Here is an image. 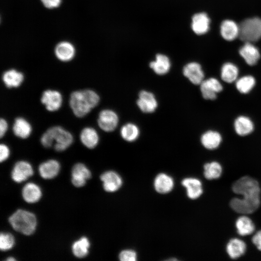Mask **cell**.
<instances>
[{
    "label": "cell",
    "mask_w": 261,
    "mask_h": 261,
    "mask_svg": "<svg viewBox=\"0 0 261 261\" xmlns=\"http://www.w3.org/2000/svg\"><path fill=\"white\" fill-rule=\"evenodd\" d=\"M10 155L8 146L5 144L0 145V161L1 162L6 160Z\"/></svg>",
    "instance_id": "cell-37"
},
{
    "label": "cell",
    "mask_w": 261,
    "mask_h": 261,
    "mask_svg": "<svg viewBox=\"0 0 261 261\" xmlns=\"http://www.w3.org/2000/svg\"><path fill=\"white\" fill-rule=\"evenodd\" d=\"M238 74L237 67L232 63H226L223 64L221 71L222 79L227 83L235 81Z\"/></svg>",
    "instance_id": "cell-32"
},
{
    "label": "cell",
    "mask_w": 261,
    "mask_h": 261,
    "mask_svg": "<svg viewBox=\"0 0 261 261\" xmlns=\"http://www.w3.org/2000/svg\"><path fill=\"white\" fill-rule=\"evenodd\" d=\"M221 141L220 134L213 130H208L204 133L201 137V143L203 146L208 149L217 148Z\"/></svg>",
    "instance_id": "cell-27"
},
{
    "label": "cell",
    "mask_w": 261,
    "mask_h": 261,
    "mask_svg": "<svg viewBox=\"0 0 261 261\" xmlns=\"http://www.w3.org/2000/svg\"><path fill=\"white\" fill-rule=\"evenodd\" d=\"M183 73L192 84L200 85L204 79V73L201 65L196 62H190L183 68Z\"/></svg>",
    "instance_id": "cell-13"
},
{
    "label": "cell",
    "mask_w": 261,
    "mask_h": 261,
    "mask_svg": "<svg viewBox=\"0 0 261 261\" xmlns=\"http://www.w3.org/2000/svg\"><path fill=\"white\" fill-rule=\"evenodd\" d=\"M41 103L49 112L58 110L63 102L62 95L57 90L48 89L44 90L40 98Z\"/></svg>",
    "instance_id": "cell-6"
},
{
    "label": "cell",
    "mask_w": 261,
    "mask_h": 261,
    "mask_svg": "<svg viewBox=\"0 0 261 261\" xmlns=\"http://www.w3.org/2000/svg\"><path fill=\"white\" fill-rule=\"evenodd\" d=\"M60 169L59 163L57 160L52 159L42 163L39 166V172L42 178L49 179L56 176Z\"/></svg>",
    "instance_id": "cell-17"
},
{
    "label": "cell",
    "mask_w": 261,
    "mask_h": 261,
    "mask_svg": "<svg viewBox=\"0 0 261 261\" xmlns=\"http://www.w3.org/2000/svg\"><path fill=\"white\" fill-rule=\"evenodd\" d=\"M239 26V37L245 43L255 42L261 38V18L246 19Z\"/></svg>",
    "instance_id": "cell-5"
},
{
    "label": "cell",
    "mask_w": 261,
    "mask_h": 261,
    "mask_svg": "<svg viewBox=\"0 0 261 261\" xmlns=\"http://www.w3.org/2000/svg\"><path fill=\"white\" fill-rule=\"evenodd\" d=\"M101 179L103 183L104 189L107 192L116 191L122 185V180L120 176L112 171L103 173L101 175Z\"/></svg>",
    "instance_id": "cell-12"
},
{
    "label": "cell",
    "mask_w": 261,
    "mask_h": 261,
    "mask_svg": "<svg viewBox=\"0 0 261 261\" xmlns=\"http://www.w3.org/2000/svg\"><path fill=\"white\" fill-rule=\"evenodd\" d=\"M33 174V170L30 164L27 161L20 160L14 165L11 176L14 181L21 183L31 176Z\"/></svg>",
    "instance_id": "cell-9"
},
{
    "label": "cell",
    "mask_w": 261,
    "mask_h": 261,
    "mask_svg": "<svg viewBox=\"0 0 261 261\" xmlns=\"http://www.w3.org/2000/svg\"><path fill=\"white\" fill-rule=\"evenodd\" d=\"M2 81L7 88H16L20 86L24 80L22 72L15 69L5 71L2 75Z\"/></svg>",
    "instance_id": "cell-16"
},
{
    "label": "cell",
    "mask_w": 261,
    "mask_h": 261,
    "mask_svg": "<svg viewBox=\"0 0 261 261\" xmlns=\"http://www.w3.org/2000/svg\"><path fill=\"white\" fill-rule=\"evenodd\" d=\"M79 138L81 143L88 149L94 148L99 142L97 130L91 127H86L81 131Z\"/></svg>",
    "instance_id": "cell-14"
},
{
    "label": "cell",
    "mask_w": 261,
    "mask_h": 261,
    "mask_svg": "<svg viewBox=\"0 0 261 261\" xmlns=\"http://www.w3.org/2000/svg\"><path fill=\"white\" fill-rule=\"evenodd\" d=\"M139 128L134 124L129 123L123 125L120 130L122 138L127 142H133L139 137Z\"/></svg>",
    "instance_id": "cell-31"
},
{
    "label": "cell",
    "mask_w": 261,
    "mask_h": 261,
    "mask_svg": "<svg viewBox=\"0 0 261 261\" xmlns=\"http://www.w3.org/2000/svg\"><path fill=\"white\" fill-rule=\"evenodd\" d=\"M234 129L240 136H246L250 133L254 129L252 121L247 117L240 116L234 121Z\"/></svg>",
    "instance_id": "cell-28"
},
{
    "label": "cell",
    "mask_w": 261,
    "mask_h": 261,
    "mask_svg": "<svg viewBox=\"0 0 261 261\" xmlns=\"http://www.w3.org/2000/svg\"><path fill=\"white\" fill-rule=\"evenodd\" d=\"M182 185L186 188L187 195L191 199L199 198L203 193L202 182L197 178H185L182 181Z\"/></svg>",
    "instance_id": "cell-20"
},
{
    "label": "cell",
    "mask_w": 261,
    "mask_h": 261,
    "mask_svg": "<svg viewBox=\"0 0 261 261\" xmlns=\"http://www.w3.org/2000/svg\"><path fill=\"white\" fill-rule=\"evenodd\" d=\"M200 89L204 99L213 100L217 98V93L222 90V86L217 79L210 78L203 80Z\"/></svg>",
    "instance_id": "cell-10"
},
{
    "label": "cell",
    "mask_w": 261,
    "mask_h": 261,
    "mask_svg": "<svg viewBox=\"0 0 261 261\" xmlns=\"http://www.w3.org/2000/svg\"><path fill=\"white\" fill-rule=\"evenodd\" d=\"M252 241L257 248L261 251V230L255 233L252 237Z\"/></svg>",
    "instance_id": "cell-39"
},
{
    "label": "cell",
    "mask_w": 261,
    "mask_h": 261,
    "mask_svg": "<svg viewBox=\"0 0 261 261\" xmlns=\"http://www.w3.org/2000/svg\"><path fill=\"white\" fill-rule=\"evenodd\" d=\"M121 261H135L137 260L136 252L131 249L123 250L119 254Z\"/></svg>",
    "instance_id": "cell-36"
},
{
    "label": "cell",
    "mask_w": 261,
    "mask_h": 261,
    "mask_svg": "<svg viewBox=\"0 0 261 261\" xmlns=\"http://www.w3.org/2000/svg\"><path fill=\"white\" fill-rule=\"evenodd\" d=\"M154 185L155 190L158 192L165 194L172 190L174 186V182L170 176L164 173H160L156 177Z\"/></svg>",
    "instance_id": "cell-22"
},
{
    "label": "cell",
    "mask_w": 261,
    "mask_h": 261,
    "mask_svg": "<svg viewBox=\"0 0 261 261\" xmlns=\"http://www.w3.org/2000/svg\"><path fill=\"white\" fill-rule=\"evenodd\" d=\"M209 25L210 19L205 13L196 14L192 18V29L198 35L206 33L209 29Z\"/></svg>",
    "instance_id": "cell-18"
},
{
    "label": "cell",
    "mask_w": 261,
    "mask_h": 261,
    "mask_svg": "<svg viewBox=\"0 0 261 261\" xmlns=\"http://www.w3.org/2000/svg\"><path fill=\"white\" fill-rule=\"evenodd\" d=\"M238 234L246 236L252 233L255 230V225L248 217L243 216L238 218L235 223Z\"/></svg>",
    "instance_id": "cell-29"
},
{
    "label": "cell",
    "mask_w": 261,
    "mask_h": 261,
    "mask_svg": "<svg viewBox=\"0 0 261 261\" xmlns=\"http://www.w3.org/2000/svg\"><path fill=\"white\" fill-rule=\"evenodd\" d=\"M55 54L59 60L63 62L69 61L74 56L75 49L70 43L61 42L56 45Z\"/></svg>",
    "instance_id": "cell-21"
},
{
    "label": "cell",
    "mask_w": 261,
    "mask_h": 261,
    "mask_svg": "<svg viewBox=\"0 0 261 261\" xmlns=\"http://www.w3.org/2000/svg\"><path fill=\"white\" fill-rule=\"evenodd\" d=\"M255 85V80L252 76H245L238 79L236 83L238 90L242 93L249 92Z\"/></svg>",
    "instance_id": "cell-34"
},
{
    "label": "cell",
    "mask_w": 261,
    "mask_h": 261,
    "mask_svg": "<svg viewBox=\"0 0 261 261\" xmlns=\"http://www.w3.org/2000/svg\"><path fill=\"white\" fill-rule=\"evenodd\" d=\"M203 169L204 177L209 180L219 178L222 173L221 166L216 161L205 164Z\"/></svg>",
    "instance_id": "cell-33"
},
{
    "label": "cell",
    "mask_w": 261,
    "mask_h": 261,
    "mask_svg": "<svg viewBox=\"0 0 261 261\" xmlns=\"http://www.w3.org/2000/svg\"><path fill=\"white\" fill-rule=\"evenodd\" d=\"M239 54L246 63L250 66L255 65L260 58V52L257 48L249 42L245 43L241 47Z\"/></svg>",
    "instance_id": "cell-19"
},
{
    "label": "cell",
    "mask_w": 261,
    "mask_h": 261,
    "mask_svg": "<svg viewBox=\"0 0 261 261\" xmlns=\"http://www.w3.org/2000/svg\"><path fill=\"white\" fill-rule=\"evenodd\" d=\"M8 124L7 121L3 118L0 119V137L2 138L7 131Z\"/></svg>",
    "instance_id": "cell-40"
},
{
    "label": "cell",
    "mask_w": 261,
    "mask_h": 261,
    "mask_svg": "<svg viewBox=\"0 0 261 261\" xmlns=\"http://www.w3.org/2000/svg\"><path fill=\"white\" fill-rule=\"evenodd\" d=\"M226 250L230 258L236 259L244 255L246 250V245L239 239L233 238L228 242Z\"/></svg>",
    "instance_id": "cell-25"
},
{
    "label": "cell",
    "mask_w": 261,
    "mask_h": 261,
    "mask_svg": "<svg viewBox=\"0 0 261 261\" xmlns=\"http://www.w3.org/2000/svg\"><path fill=\"white\" fill-rule=\"evenodd\" d=\"M72 134L60 126H54L47 129L40 138L41 145L45 148L53 146L58 152L67 149L72 144Z\"/></svg>",
    "instance_id": "cell-3"
},
{
    "label": "cell",
    "mask_w": 261,
    "mask_h": 261,
    "mask_svg": "<svg viewBox=\"0 0 261 261\" xmlns=\"http://www.w3.org/2000/svg\"><path fill=\"white\" fill-rule=\"evenodd\" d=\"M16 260L13 257H9L6 259L7 261H13Z\"/></svg>",
    "instance_id": "cell-41"
},
{
    "label": "cell",
    "mask_w": 261,
    "mask_h": 261,
    "mask_svg": "<svg viewBox=\"0 0 261 261\" xmlns=\"http://www.w3.org/2000/svg\"><path fill=\"white\" fill-rule=\"evenodd\" d=\"M43 5L48 9L57 8L59 6L61 0H41Z\"/></svg>",
    "instance_id": "cell-38"
},
{
    "label": "cell",
    "mask_w": 261,
    "mask_h": 261,
    "mask_svg": "<svg viewBox=\"0 0 261 261\" xmlns=\"http://www.w3.org/2000/svg\"><path fill=\"white\" fill-rule=\"evenodd\" d=\"M9 222L16 231L25 235L32 234L35 231L37 220L32 213L18 209L9 218Z\"/></svg>",
    "instance_id": "cell-4"
},
{
    "label": "cell",
    "mask_w": 261,
    "mask_h": 261,
    "mask_svg": "<svg viewBox=\"0 0 261 261\" xmlns=\"http://www.w3.org/2000/svg\"><path fill=\"white\" fill-rule=\"evenodd\" d=\"M22 195L26 202L34 203L40 199L42 192L41 188L37 185L33 183H29L23 187Z\"/></svg>",
    "instance_id": "cell-24"
},
{
    "label": "cell",
    "mask_w": 261,
    "mask_h": 261,
    "mask_svg": "<svg viewBox=\"0 0 261 261\" xmlns=\"http://www.w3.org/2000/svg\"><path fill=\"white\" fill-rule=\"evenodd\" d=\"M233 191L243 196V198H233L230 202L232 208L237 213L243 214L255 212L260 204L261 189L258 181L253 178L242 177L232 186Z\"/></svg>",
    "instance_id": "cell-1"
},
{
    "label": "cell",
    "mask_w": 261,
    "mask_h": 261,
    "mask_svg": "<svg viewBox=\"0 0 261 261\" xmlns=\"http://www.w3.org/2000/svg\"><path fill=\"white\" fill-rule=\"evenodd\" d=\"M91 176V172L87 166L82 163L74 164L72 170V182L76 187L84 186L87 180Z\"/></svg>",
    "instance_id": "cell-11"
},
{
    "label": "cell",
    "mask_w": 261,
    "mask_h": 261,
    "mask_svg": "<svg viewBox=\"0 0 261 261\" xmlns=\"http://www.w3.org/2000/svg\"><path fill=\"white\" fill-rule=\"evenodd\" d=\"M14 245L13 236L9 233H1L0 235V249L6 251L11 249Z\"/></svg>",
    "instance_id": "cell-35"
},
{
    "label": "cell",
    "mask_w": 261,
    "mask_h": 261,
    "mask_svg": "<svg viewBox=\"0 0 261 261\" xmlns=\"http://www.w3.org/2000/svg\"><path fill=\"white\" fill-rule=\"evenodd\" d=\"M136 103L140 110L145 113H153L158 107V102L154 95L146 90L140 92Z\"/></svg>",
    "instance_id": "cell-8"
},
{
    "label": "cell",
    "mask_w": 261,
    "mask_h": 261,
    "mask_svg": "<svg viewBox=\"0 0 261 261\" xmlns=\"http://www.w3.org/2000/svg\"><path fill=\"white\" fill-rule=\"evenodd\" d=\"M220 33L225 40L232 41L239 36V26L232 20H224L220 26Z\"/></svg>",
    "instance_id": "cell-23"
},
{
    "label": "cell",
    "mask_w": 261,
    "mask_h": 261,
    "mask_svg": "<svg viewBox=\"0 0 261 261\" xmlns=\"http://www.w3.org/2000/svg\"><path fill=\"white\" fill-rule=\"evenodd\" d=\"M32 126L26 118L17 117L15 118L12 127L14 134L18 138L24 139L28 138L32 132Z\"/></svg>",
    "instance_id": "cell-15"
},
{
    "label": "cell",
    "mask_w": 261,
    "mask_h": 261,
    "mask_svg": "<svg viewBox=\"0 0 261 261\" xmlns=\"http://www.w3.org/2000/svg\"><path fill=\"white\" fill-rule=\"evenodd\" d=\"M149 65L156 74L164 75L169 71L171 63L169 58L166 56L158 54L156 57V60L151 62Z\"/></svg>",
    "instance_id": "cell-26"
},
{
    "label": "cell",
    "mask_w": 261,
    "mask_h": 261,
    "mask_svg": "<svg viewBox=\"0 0 261 261\" xmlns=\"http://www.w3.org/2000/svg\"><path fill=\"white\" fill-rule=\"evenodd\" d=\"M98 94L91 89L77 90L72 92L69 98V105L74 115L79 118L87 115L99 103Z\"/></svg>",
    "instance_id": "cell-2"
},
{
    "label": "cell",
    "mask_w": 261,
    "mask_h": 261,
    "mask_svg": "<svg viewBox=\"0 0 261 261\" xmlns=\"http://www.w3.org/2000/svg\"><path fill=\"white\" fill-rule=\"evenodd\" d=\"M118 116L112 110L103 109L99 114L97 123L99 128L105 132H111L117 127Z\"/></svg>",
    "instance_id": "cell-7"
},
{
    "label": "cell",
    "mask_w": 261,
    "mask_h": 261,
    "mask_svg": "<svg viewBox=\"0 0 261 261\" xmlns=\"http://www.w3.org/2000/svg\"><path fill=\"white\" fill-rule=\"evenodd\" d=\"M90 243L86 237H82L74 242L72 246L73 255L79 258L85 257L88 253Z\"/></svg>",
    "instance_id": "cell-30"
}]
</instances>
